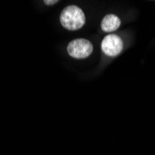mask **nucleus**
Masks as SVG:
<instances>
[{
    "label": "nucleus",
    "mask_w": 155,
    "mask_h": 155,
    "mask_svg": "<svg viewBox=\"0 0 155 155\" xmlns=\"http://www.w3.org/2000/svg\"><path fill=\"white\" fill-rule=\"evenodd\" d=\"M60 21L61 25L67 30H79L86 23V16L84 11L77 6H68L61 13Z\"/></svg>",
    "instance_id": "obj_1"
},
{
    "label": "nucleus",
    "mask_w": 155,
    "mask_h": 155,
    "mask_svg": "<svg viewBox=\"0 0 155 155\" xmlns=\"http://www.w3.org/2000/svg\"><path fill=\"white\" fill-rule=\"evenodd\" d=\"M123 49V41L116 35H108L101 42V50L110 57H114L120 54Z\"/></svg>",
    "instance_id": "obj_3"
},
{
    "label": "nucleus",
    "mask_w": 155,
    "mask_h": 155,
    "mask_svg": "<svg viewBox=\"0 0 155 155\" xmlns=\"http://www.w3.org/2000/svg\"><path fill=\"white\" fill-rule=\"evenodd\" d=\"M57 2H58L57 0H54V1H48V0H46V1H45L44 3H46L47 5H53V4L57 3Z\"/></svg>",
    "instance_id": "obj_5"
},
{
    "label": "nucleus",
    "mask_w": 155,
    "mask_h": 155,
    "mask_svg": "<svg viewBox=\"0 0 155 155\" xmlns=\"http://www.w3.org/2000/svg\"><path fill=\"white\" fill-rule=\"evenodd\" d=\"M121 21L120 19L114 15V14H108L101 21V29L105 33H111L116 31L120 27Z\"/></svg>",
    "instance_id": "obj_4"
},
{
    "label": "nucleus",
    "mask_w": 155,
    "mask_h": 155,
    "mask_svg": "<svg viewBox=\"0 0 155 155\" xmlns=\"http://www.w3.org/2000/svg\"><path fill=\"white\" fill-rule=\"evenodd\" d=\"M67 51L68 54L74 59H86L91 55L93 45L87 39L79 38L70 42L67 47Z\"/></svg>",
    "instance_id": "obj_2"
}]
</instances>
